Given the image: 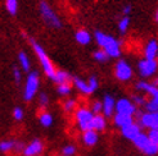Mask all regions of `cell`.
Instances as JSON below:
<instances>
[{
    "label": "cell",
    "mask_w": 158,
    "mask_h": 156,
    "mask_svg": "<svg viewBox=\"0 0 158 156\" xmlns=\"http://www.w3.org/2000/svg\"><path fill=\"white\" fill-rule=\"evenodd\" d=\"M94 37H95V41L99 45V48L103 49L108 54L109 58H114V59L120 58L122 48H121V42L116 37L107 35L104 32H102V31H97Z\"/></svg>",
    "instance_id": "1"
},
{
    "label": "cell",
    "mask_w": 158,
    "mask_h": 156,
    "mask_svg": "<svg viewBox=\"0 0 158 156\" xmlns=\"http://www.w3.org/2000/svg\"><path fill=\"white\" fill-rule=\"evenodd\" d=\"M28 41H30L31 46H32V49H34V51H35V54H36L39 61H40L41 68H43L45 76L48 77V78H50V80L53 81L54 77H55V72H57V69H55L54 64L52 63L49 55L46 54V51L44 50L43 46L39 44L37 41H35L34 38H28Z\"/></svg>",
    "instance_id": "2"
},
{
    "label": "cell",
    "mask_w": 158,
    "mask_h": 156,
    "mask_svg": "<svg viewBox=\"0 0 158 156\" xmlns=\"http://www.w3.org/2000/svg\"><path fill=\"white\" fill-rule=\"evenodd\" d=\"M39 12H40L41 19L44 21V23L48 27L54 28V29L62 28V26H63L62 19L59 18V15L54 12V9L50 6V4L48 2H45V0L40 2V4H39Z\"/></svg>",
    "instance_id": "3"
},
{
    "label": "cell",
    "mask_w": 158,
    "mask_h": 156,
    "mask_svg": "<svg viewBox=\"0 0 158 156\" xmlns=\"http://www.w3.org/2000/svg\"><path fill=\"white\" fill-rule=\"evenodd\" d=\"M94 114L90 107L86 106H78L76 111L73 113L75 122L77 128L81 132H85L88 129H93V120H94Z\"/></svg>",
    "instance_id": "4"
},
{
    "label": "cell",
    "mask_w": 158,
    "mask_h": 156,
    "mask_svg": "<svg viewBox=\"0 0 158 156\" xmlns=\"http://www.w3.org/2000/svg\"><path fill=\"white\" fill-rule=\"evenodd\" d=\"M40 87V76H39L37 71L30 72L26 82H25V88H23V100L30 103L31 100H34V97L36 96V93Z\"/></svg>",
    "instance_id": "5"
},
{
    "label": "cell",
    "mask_w": 158,
    "mask_h": 156,
    "mask_svg": "<svg viewBox=\"0 0 158 156\" xmlns=\"http://www.w3.org/2000/svg\"><path fill=\"white\" fill-rule=\"evenodd\" d=\"M138 71L140 77L151 78L158 71V60L157 59H141L138 63Z\"/></svg>",
    "instance_id": "6"
},
{
    "label": "cell",
    "mask_w": 158,
    "mask_h": 156,
    "mask_svg": "<svg viewBox=\"0 0 158 156\" xmlns=\"http://www.w3.org/2000/svg\"><path fill=\"white\" fill-rule=\"evenodd\" d=\"M138 124L141 128L147 129H158V111L157 113H149L144 111L141 113L138 110Z\"/></svg>",
    "instance_id": "7"
},
{
    "label": "cell",
    "mask_w": 158,
    "mask_h": 156,
    "mask_svg": "<svg viewBox=\"0 0 158 156\" xmlns=\"http://www.w3.org/2000/svg\"><path fill=\"white\" fill-rule=\"evenodd\" d=\"M132 76H134V72H132L131 65L123 59L118 60L116 63V65H114V77H116V80H118L120 82H127L132 78Z\"/></svg>",
    "instance_id": "8"
},
{
    "label": "cell",
    "mask_w": 158,
    "mask_h": 156,
    "mask_svg": "<svg viewBox=\"0 0 158 156\" xmlns=\"http://www.w3.org/2000/svg\"><path fill=\"white\" fill-rule=\"evenodd\" d=\"M138 110H139V107L129 99H120L116 101V113L118 114L134 116V115H136Z\"/></svg>",
    "instance_id": "9"
},
{
    "label": "cell",
    "mask_w": 158,
    "mask_h": 156,
    "mask_svg": "<svg viewBox=\"0 0 158 156\" xmlns=\"http://www.w3.org/2000/svg\"><path fill=\"white\" fill-rule=\"evenodd\" d=\"M45 150L44 142L40 138H34L31 142L26 143L25 150L22 152V156H41Z\"/></svg>",
    "instance_id": "10"
},
{
    "label": "cell",
    "mask_w": 158,
    "mask_h": 156,
    "mask_svg": "<svg viewBox=\"0 0 158 156\" xmlns=\"http://www.w3.org/2000/svg\"><path fill=\"white\" fill-rule=\"evenodd\" d=\"M103 115L106 118H112L116 114V100L112 95H106L103 99Z\"/></svg>",
    "instance_id": "11"
},
{
    "label": "cell",
    "mask_w": 158,
    "mask_h": 156,
    "mask_svg": "<svg viewBox=\"0 0 158 156\" xmlns=\"http://www.w3.org/2000/svg\"><path fill=\"white\" fill-rule=\"evenodd\" d=\"M81 141L85 146L94 147L99 141V133L94 129H88L85 132H81Z\"/></svg>",
    "instance_id": "12"
},
{
    "label": "cell",
    "mask_w": 158,
    "mask_h": 156,
    "mask_svg": "<svg viewBox=\"0 0 158 156\" xmlns=\"http://www.w3.org/2000/svg\"><path fill=\"white\" fill-rule=\"evenodd\" d=\"M112 120H113L114 127L120 128V129H122V128H125V127L130 126V124H132V123H135V122H134V116L123 115V114H118V113H116V114L112 116Z\"/></svg>",
    "instance_id": "13"
},
{
    "label": "cell",
    "mask_w": 158,
    "mask_h": 156,
    "mask_svg": "<svg viewBox=\"0 0 158 156\" xmlns=\"http://www.w3.org/2000/svg\"><path fill=\"white\" fill-rule=\"evenodd\" d=\"M140 132H141V127L139 126L138 123H132V124H130V126L121 129V135H122L123 138L129 139V141H132V139L140 133Z\"/></svg>",
    "instance_id": "14"
},
{
    "label": "cell",
    "mask_w": 158,
    "mask_h": 156,
    "mask_svg": "<svg viewBox=\"0 0 158 156\" xmlns=\"http://www.w3.org/2000/svg\"><path fill=\"white\" fill-rule=\"evenodd\" d=\"M158 57V41L152 38L144 46V58L145 59H157Z\"/></svg>",
    "instance_id": "15"
},
{
    "label": "cell",
    "mask_w": 158,
    "mask_h": 156,
    "mask_svg": "<svg viewBox=\"0 0 158 156\" xmlns=\"http://www.w3.org/2000/svg\"><path fill=\"white\" fill-rule=\"evenodd\" d=\"M72 84L75 86V88L77 90V91H80L82 95H86V96H89V95H93V91H91V88H90V86H89V83H88V81H85V80H82V78H80V77H73V80H72Z\"/></svg>",
    "instance_id": "16"
},
{
    "label": "cell",
    "mask_w": 158,
    "mask_h": 156,
    "mask_svg": "<svg viewBox=\"0 0 158 156\" xmlns=\"http://www.w3.org/2000/svg\"><path fill=\"white\" fill-rule=\"evenodd\" d=\"M72 80H73V76L69 74L67 71H63V69H57L53 82H55L57 84H63V83H72Z\"/></svg>",
    "instance_id": "17"
},
{
    "label": "cell",
    "mask_w": 158,
    "mask_h": 156,
    "mask_svg": "<svg viewBox=\"0 0 158 156\" xmlns=\"http://www.w3.org/2000/svg\"><path fill=\"white\" fill-rule=\"evenodd\" d=\"M107 128V118L103 114H95L94 115V120H93V129L97 131L98 133L106 131Z\"/></svg>",
    "instance_id": "18"
},
{
    "label": "cell",
    "mask_w": 158,
    "mask_h": 156,
    "mask_svg": "<svg viewBox=\"0 0 158 156\" xmlns=\"http://www.w3.org/2000/svg\"><path fill=\"white\" fill-rule=\"evenodd\" d=\"M75 40L77 44H80L82 46L89 45L91 42V35L89 31H86V29H78L75 33Z\"/></svg>",
    "instance_id": "19"
},
{
    "label": "cell",
    "mask_w": 158,
    "mask_h": 156,
    "mask_svg": "<svg viewBox=\"0 0 158 156\" xmlns=\"http://www.w3.org/2000/svg\"><path fill=\"white\" fill-rule=\"evenodd\" d=\"M131 142H132V145L135 146L138 150H140V151H141V150H143L144 147H145V145H147V143L149 142L148 135H147V133H144V132L141 131L140 133H139V135H138V136H136L135 138H134Z\"/></svg>",
    "instance_id": "20"
},
{
    "label": "cell",
    "mask_w": 158,
    "mask_h": 156,
    "mask_svg": "<svg viewBox=\"0 0 158 156\" xmlns=\"http://www.w3.org/2000/svg\"><path fill=\"white\" fill-rule=\"evenodd\" d=\"M18 61H19V68L22 69L23 72H27V73L31 72V61H30L28 55L25 51H19V54H18Z\"/></svg>",
    "instance_id": "21"
},
{
    "label": "cell",
    "mask_w": 158,
    "mask_h": 156,
    "mask_svg": "<svg viewBox=\"0 0 158 156\" xmlns=\"http://www.w3.org/2000/svg\"><path fill=\"white\" fill-rule=\"evenodd\" d=\"M39 122H40L41 124V127L44 128H49L52 124H53V116L49 111H46V110H43L40 114H39Z\"/></svg>",
    "instance_id": "22"
},
{
    "label": "cell",
    "mask_w": 158,
    "mask_h": 156,
    "mask_svg": "<svg viewBox=\"0 0 158 156\" xmlns=\"http://www.w3.org/2000/svg\"><path fill=\"white\" fill-rule=\"evenodd\" d=\"M62 107H63V111L64 113H75L76 109L78 107L77 101L75 99H67V100H64V103L62 104Z\"/></svg>",
    "instance_id": "23"
},
{
    "label": "cell",
    "mask_w": 158,
    "mask_h": 156,
    "mask_svg": "<svg viewBox=\"0 0 158 156\" xmlns=\"http://www.w3.org/2000/svg\"><path fill=\"white\" fill-rule=\"evenodd\" d=\"M130 15H122V18L118 21V31H120V33L125 35L127 32V29L130 27Z\"/></svg>",
    "instance_id": "24"
},
{
    "label": "cell",
    "mask_w": 158,
    "mask_h": 156,
    "mask_svg": "<svg viewBox=\"0 0 158 156\" xmlns=\"http://www.w3.org/2000/svg\"><path fill=\"white\" fill-rule=\"evenodd\" d=\"M141 152H143L144 155H147V156H156V155H158V143H153V142L149 141L145 145L144 149L141 150Z\"/></svg>",
    "instance_id": "25"
},
{
    "label": "cell",
    "mask_w": 158,
    "mask_h": 156,
    "mask_svg": "<svg viewBox=\"0 0 158 156\" xmlns=\"http://www.w3.org/2000/svg\"><path fill=\"white\" fill-rule=\"evenodd\" d=\"M14 143H15L14 139H3V141H0V152L8 154V152L13 151Z\"/></svg>",
    "instance_id": "26"
},
{
    "label": "cell",
    "mask_w": 158,
    "mask_h": 156,
    "mask_svg": "<svg viewBox=\"0 0 158 156\" xmlns=\"http://www.w3.org/2000/svg\"><path fill=\"white\" fill-rule=\"evenodd\" d=\"M72 83H63V84H57V92L60 96H69L72 93Z\"/></svg>",
    "instance_id": "27"
},
{
    "label": "cell",
    "mask_w": 158,
    "mask_h": 156,
    "mask_svg": "<svg viewBox=\"0 0 158 156\" xmlns=\"http://www.w3.org/2000/svg\"><path fill=\"white\" fill-rule=\"evenodd\" d=\"M131 101L138 107H144L145 104H147V101H148V99H147L145 95H143V93H134V95L131 96Z\"/></svg>",
    "instance_id": "28"
},
{
    "label": "cell",
    "mask_w": 158,
    "mask_h": 156,
    "mask_svg": "<svg viewBox=\"0 0 158 156\" xmlns=\"http://www.w3.org/2000/svg\"><path fill=\"white\" fill-rule=\"evenodd\" d=\"M5 8L10 15H15L18 12V0H5Z\"/></svg>",
    "instance_id": "29"
},
{
    "label": "cell",
    "mask_w": 158,
    "mask_h": 156,
    "mask_svg": "<svg viewBox=\"0 0 158 156\" xmlns=\"http://www.w3.org/2000/svg\"><path fill=\"white\" fill-rule=\"evenodd\" d=\"M93 58L95 59L97 61H99V63H106V61H108L110 58L108 57V54L103 50V49H99V50H95L93 54Z\"/></svg>",
    "instance_id": "30"
},
{
    "label": "cell",
    "mask_w": 158,
    "mask_h": 156,
    "mask_svg": "<svg viewBox=\"0 0 158 156\" xmlns=\"http://www.w3.org/2000/svg\"><path fill=\"white\" fill-rule=\"evenodd\" d=\"M90 109L94 114H103V103L99 100H94L90 105Z\"/></svg>",
    "instance_id": "31"
},
{
    "label": "cell",
    "mask_w": 158,
    "mask_h": 156,
    "mask_svg": "<svg viewBox=\"0 0 158 156\" xmlns=\"http://www.w3.org/2000/svg\"><path fill=\"white\" fill-rule=\"evenodd\" d=\"M145 109V111H149V113H157L158 111V104L156 103V101L153 99L149 97L148 101H147V104L144 106Z\"/></svg>",
    "instance_id": "32"
},
{
    "label": "cell",
    "mask_w": 158,
    "mask_h": 156,
    "mask_svg": "<svg viewBox=\"0 0 158 156\" xmlns=\"http://www.w3.org/2000/svg\"><path fill=\"white\" fill-rule=\"evenodd\" d=\"M12 115H13V119H14V120L21 122V120H23V118H25V111H23L22 107L15 106V107L13 109V111H12Z\"/></svg>",
    "instance_id": "33"
},
{
    "label": "cell",
    "mask_w": 158,
    "mask_h": 156,
    "mask_svg": "<svg viewBox=\"0 0 158 156\" xmlns=\"http://www.w3.org/2000/svg\"><path fill=\"white\" fill-rule=\"evenodd\" d=\"M76 152H77V149L73 145H66L62 149V155H66V156H75Z\"/></svg>",
    "instance_id": "34"
},
{
    "label": "cell",
    "mask_w": 158,
    "mask_h": 156,
    "mask_svg": "<svg viewBox=\"0 0 158 156\" xmlns=\"http://www.w3.org/2000/svg\"><path fill=\"white\" fill-rule=\"evenodd\" d=\"M147 95L151 97V99H153L156 103L158 104V87H156V86H153L151 83V86H149V88L147 91Z\"/></svg>",
    "instance_id": "35"
},
{
    "label": "cell",
    "mask_w": 158,
    "mask_h": 156,
    "mask_svg": "<svg viewBox=\"0 0 158 156\" xmlns=\"http://www.w3.org/2000/svg\"><path fill=\"white\" fill-rule=\"evenodd\" d=\"M39 105H40V107L44 109V110H45V107L49 105V96L46 95L45 92H41L40 95H39Z\"/></svg>",
    "instance_id": "36"
},
{
    "label": "cell",
    "mask_w": 158,
    "mask_h": 156,
    "mask_svg": "<svg viewBox=\"0 0 158 156\" xmlns=\"http://www.w3.org/2000/svg\"><path fill=\"white\" fill-rule=\"evenodd\" d=\"M149 86H151V82H148V81H139V82H136V84H135V88H136V91H140V92L147 93Z\"/></svg>",
    "instance_id": "37"
},
{
    "label": "cell",
    "mask_w": 158,
    "mask_h": 156,
    "mask_svg": "<svg viewBox=\"0 0 158 156\" xmlns=\"http://www.w3.org/2000/svg\"><path fill=\"white\" fill-rule=\"evenodd\" d=\"M13 80H14V82L17 83V84H19L21 82H22V69L21 68H18V67H13Z\"/></svg>",
    "instance_id": "38"
},
{
    "label": "cell",
    "mask_w": 158,
    "mask_h": 156,
    "mask_svg": "<svg viewBox=\"0 0 158 156\" xmlns=\"http://www.w3.org/2000/svg\"><path fill=\"white\" fill-rule=\"evenodd\" d=\"M149 141L153 143H158V129H148L147 132Z\"/></svg>",
    "instance_id": "39"
},
{
    "label": "cell",
    "mask_w": 158,
    "mask_h": 156,
    "mask_svg": "<svg viewBox=\"0 0 158 156\" xmlns=\"http://www.w3.org/2000/svg\"><path fill=\"white\" fill-rule=\"evenodd\" d=\"M25 147H26V143H25V142H22V141H15L13 152L17 154V155H22L23 150H25Z\"/></svg>",
    "instance_id": "40"
},
{
    "label": "cell",
    "mask_w": 158,
    "mask_h": 156,
    "mask_svg": "<svg viewBox=\"0 0 158 156\" xmlns=\"http://www.w3.org/2000/svg\"><path fill=\"white\" fill-rule=\"evenodd\" d=\"M88 83H89V86H90L91 91H93V92H95V91H97V88H98V86H99L98 78H97L95 76H91V77H89V80H88Z\"/></svg>",
    "instance_id": "41"
},
{
    "label": "cell",
    "mask_w": 158,
    "mask_h": 156,
    "mask_svg": "<svg viewBox=\"0 0 158 156\" xmlns=\"http://www.w3.org/2000/svg\"><path fill=\"white\" fill-rule=\"evenodd\" d=\"M130 13H131V5H125L123 8H122V14L123 15H130Z\"/></svg>",
    "instance_id": "42"
},
{
    "label": "cell",
    "mask_w": 158,
    "mask_h": 156,
    "mask_svg": "<svg viewBox=\"0 0 158 156\" xmlns=\"http://www.w3.org/2000/svg\"><path fill=\"white\" fill-rule=\"evenodd\" d=\"M151 83H152V84H153V86H156V87H158V76H157V77H154V78H153V81H152V82H151Z\"/></svg>",
    "instance_id": "43"
},
{
    "label": "cell",
    "mask_w": 158,
    "mask_h": 156,
    "mask_svg": "<svg viewBox=\"0 0 158 156\" xmlns=\"http://www.w3.org/2000/svg\"><path fill=\"white\" fill-rule=\"evenodd\" d=\"M154 21L158 23V8H157V10H156V13H154Z\"/></svg>",
    "instance_id": "44"
},
{
    "label": "cell",
    "mask_w": 158,
    "mask_h": 156,
    "mask_svg": "<svg viewBox=\"0 0 158 156\" xmlns=\"http://www.w3.org/2000/svg\"><path fill=\"white\" fill-rule=\"evenodd\" d=\"M59 156H66V155H62V154H60V155H59Z\"/></svg>",
    "instance_id": "45"
},
{
    "label": "cell",
    "mask_w": 158,
    "mask_h": 156,
    "mask_svg": "<svg viewBox=\"0 0 158 156\" xmlns=\"http://www.w3.org/2000/svg\"><path fill=\"white\" fill-rule=\"evenodd\" d=\"M157 60H158V57H157Z\"/></svg>",
    "instance_id": "46"
}]
</instances>
